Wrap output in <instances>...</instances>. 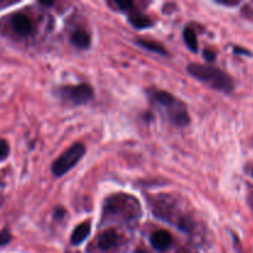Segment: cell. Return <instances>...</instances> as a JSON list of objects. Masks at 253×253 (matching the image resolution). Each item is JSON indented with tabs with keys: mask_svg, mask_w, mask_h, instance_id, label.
<instances>
[{
	"mask_svg": "<svg viewBox=\"0 0 253 253\" xmlns=\"http://www.w3.org/2000/svg\"><path fill=\"white\" fill-rule=\"evenodd\" d=\"M72 43L78 48H88L90 46V37L84 30H77L71 36Z\"/></svg>",
	"mask_w": 253,
	"mask_h": 253,
	"instance_id": "10",
	"label": "cell"
},
{
	"mask_svg": "<svg viewBox=\"0 0 253 253\" xmlns=\"http://www.w3.org/2000/svg\"><path fill=\"white\" fill-rule=\"evenodd\" d=\"M235 53H242V54H251L250 53L249 51H247V49H245V48H240V47H235Z\"/></svg>",
	"mask_w": 253,
	"mask_h": 253,
	"instance_id": "17",
	"label": "cell"
},
{
	"mask_svg": "<svg viewBox=\"0 0 253 253\" xmlns=\"http://www.w3.org/2000/svg\"><path fill=\"white\" fill-rule=\"evenodd\" d=\"M183 37H184V42L188 46V48L192 52H197L199 48V44H198V39L195 32L193 31L189 27H185L184 31H183Z\"/></svg>",
	"mask_w": 253,
	"mask_h": 253,
	"instance_id": "12",
	"label": "cell"
},
{
	"mask_svg": "<svg viewBox=\"0 0 253 253\" xmlns=\"http://www.w3.org/2000/svg\"><path fill=\"white\" fill-rule=\"evenodd\" d=\"M150 241L153 249H156L157 251H166V250L170 247L173 239L172 235L168 231H166V230H158V231L153 232Z\"/></svg>",
	"mask_w": 253,
	"mask_h": 253,
	"instance_id": "6",
	"label": "cell"
},
{
	"mask_svg": "<svg viewBox=\"0 0 253 253\" xmlns=\"http://www.w3.org/2000/svg\"><path fill=\"white\" fill-rule=\"evenodd\" d=\"M9 153H10V146L9 143H7V141L4 140V138H0V162L6 160Z\"/></svg>",
	"mask_w": 253,
	"mask_h": 253,
	"instance_id": "13",
	"label": "cell"
},
{
	"mask_svg": "<svg viewBox=\"0 0 253 253\" xmlns=\"http://www.w3.org/2000/svg\"><path fill=\"white\" fill-rule=\"evenodd\" d=\"M12 4H15V2H11V1H9V2H0V9H1V7L10 6V5H12Z\"/></svg>",
	"mask_w": 253,
	"mask_h": 253,
	"instance_id": "18",
	"label": "cell"
},
{
	"mask_svg": "<svg viewBox=\"0 0 253 253\" xmlns=\"http://www.w3.org/2000/svg\"><path fill=\"white\" fill-rule=\"evenodd\" d=\"M187 71L198 81L208 84L215 90L231 93L235 88L231 77L221 69L215 68V67L205 66V64L200 63H192L187 67Z\"/></svg>",
	"mask_w": 253,
	"mask_h": 253,
	"instance_id": "2",
	"label": "cell"
},
{
	"mask_svg": "<svg viewBox=\"0 0 253 253\" xmlns=\"http://www.w3.org/2000/svg\"><path fill=\"white\" fill-rule=\"evenodd\" d=\"M93 89L88 84H79V85L73 86H63L59 89V95L66 100L76 104V105H82L85 104L93 98Z\"/></svg>",
	"mask_w": 253,
	"mask_h": 253,
	"instance_id": "4",
	"label": "cell"
},
{
	"mask_svg": "<svg viewBox=\"0 0 253 253\" xmlns=\"http://www.w3.org/2000/svg\"><path fill=\"white\" fill-rule=\"evenodd\" d=\"M148 96L152 104H155L173 125L178 127H184L189 124L190 119L184 104L172 94L161 89H151L148 90Z\"/></svg>",
	"mask_w": 253,
	"mask_h": 253,
	"instance_id": "1",
	"label": "cell"
},
{
	"mask_svg": "<svg viewBox=\"0 0 253 253\" xmlns=\"http://www.w3.org/2000/svg\"><path fill=\"white\" fill-rule=\"evenodd\" d=\"M89 234H90V224L89 222H83V224L78 225L72 234V244L81 245L89 236Z\"/></svg>",
	"mask_w": 253,
	"mask_h": 253,
	"instance_id": "9",
	"label": "cell"
},
{
	"mask_svg": "<svg viewBox=\"0 0 253 253\" xmlns=\"http://www.w3.org/2000/svg\"><path fill=\"white\" fill-rule=\"evenodd\" d=\"M204 57L208 59V61H214L215 53H214V52H211V51H205L204 52Z\"/></svg>",
	"mask_w": 253,
	"mask_h": 253,
	"instance_id": "16",
	"label": "cell"
},
{
	"mask_svg": "<svg viewBox=\"0 0 253 253\" xmlns=\"http://www.w3.org/2000/svg\"><path fill=\"white\" fill-rule=\"evenodd\" d=\"M11 234H10V231L7 229H4L0 231V247L2 246H6L7 244H10L11 242Z\"/></svg>",
	"mask_w": 253,
	"mask_h": 253,
	"instance_id": "15",
	"label": "cell"
},
{
	"mask_svg": "<svg viewBox=\"0 0 253 253\" xmlns=\"http://www.w3.org/2000/svg\"><path fill=\"white\" fill-rule=\"evenodd\" d=\"M85 153V146L83 143L78 142L72 145L71 147L67 148L58 158L52 165V173L56 177H62L66 174L68 170H71L77 163L81 161Z\"/></svg>",
	"mask_w": 253,
	"mask_h": 253,
	"instance_id": "3",
	"label": "cell"
},
{
	"mask_svg": "<svg viewBox=\"0 0 253 253\" xmlns=\"http://www.w3.org/2000/svg\"><path fill=\"white\" fill-rule=\"evenodd\" d=\"M116 6L120 10H123V11L127 12H130L131 10L135 9V4H133L132 1H128V0H119V1H116Z\"/></svg>",
	"mask_w": 253,
	"mask_h": 253,
	"instance_id": "14",
	"label": "cell"
},
{
	"mask_svg": "<svg viewBox=\"0 0 253 253\" xmlns=\"http://www.w3.org/2000/svg\"><path fill=\"white\" fill-rule=\"evenodd\" d=\"M136 43H137L138 46L142 47V48L148 49V51H151V52H156V53H158V54H165L166 56V54L168 53L167 49H166L162 44L158 43V42L151 41V40L138 39L137 41H136Z\"/></svg>",
	"mask_w": 253,
	"mask_h": 253,
	"instance_id": "11",
	"label": "cell"
},
{
	"mask_svg": "<svg viewBox=\"0 0 253 253\" xmlns=\"http://www.w3.org/2000/svg\"><path fill=\"white\" fill-rule=\"evenodd\" d=\"M40 4H41V5H44V6H49V5H52V4H53V2H52V1H46V2H44V1H41V2H40Z\"/></svg>",
	"mask_w": 253,
	"mask_h": 253,
	"instance_id": "19",
	"label": "cell"
},
{
	"mask_svg": "<svg viewBox=\"0 0 253 253\" xmlns=\"http://www.w3.org/2000/svg\"><path fill=\"white\" fill-rule=\"evenodd\" d=\"M10 26H11L12 31L16 35L21 37H26L32 34L34 30V25L30 20L29 16H26L22 12H15L10 17Z\"/></svg>",
	"mask_w": 253,
	"mask_h": 253,
	"instance_id": "5",
	"label": "cell"
},
{
	"mask_svg": "<svg viewBox=\"0 0 253 253\" xmlns=\"http://www.w3.org/2000/svg\"><path fill=\"white\" fill-rule=\"evenodd\" d=\"M116 242H118V234H116L115 230H106L99 237L98 246L103 251H108V250H111L115 246Z\"/></svg>",
	"mask_w": 253,
	"mask_h": 253,
	"instance_id": "8",
	"label": "cell"
},
{
	"mask_svg": "<svg viewBox=\"0 0 253 253\" xmlns=\"http://www.w3.org/2000/svg\"><path fill=\"white\" fill-rule=\"evenodd\" d=\"M128 21L136 29H146V27H150L153 25L152 20L147 15L142 14V12H140L136 9L131 10L128 12Z\"/></svg>",
	"mask_w": 253,
	"mask_h": 253,
	"instance_id": "7",
	"label": "cell"
}]
</instances>
